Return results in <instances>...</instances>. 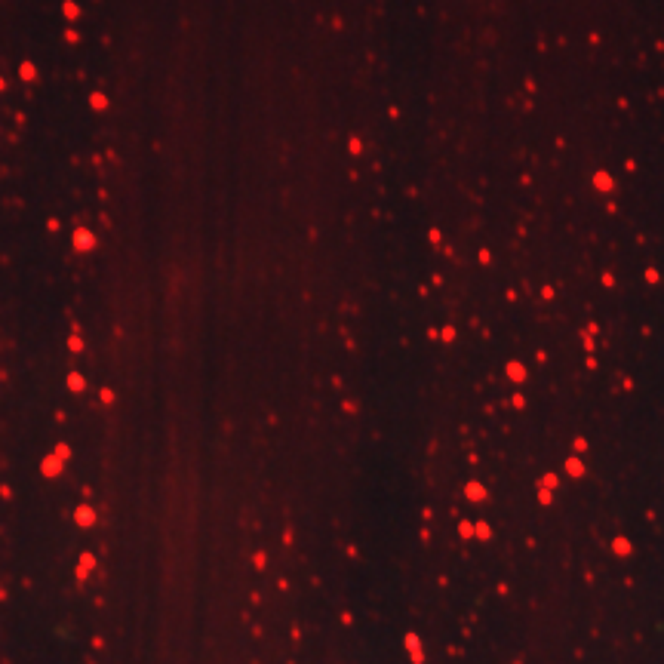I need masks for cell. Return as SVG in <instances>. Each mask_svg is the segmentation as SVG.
Wrapping results in <instances>:
<instances>
[{
	"mask_svg": "<svg viewBox=\"0 0 664 664\" xmlns=\"http://www.w3.org/2000/svg\"><path fill=\"white\" fill-rule=\"evenodd\" d=\"M62 13H65V19H68V22H74L77 15H80V6L74 4V0H65V6H62Z\"/></svg>",
	"mask_w": 664,
	"mask_h": 664,
	"instance_id": "cell-6",
	"label": "cell"
},
{
	"mask_svg": "<svg viewBox=\"0 0 664 664\" xmlns=\"http://www.w3.org/2000/svg\"><path fill=\"white\" fill-rule=\"evenodd\" d=\"M68 351L80 354V351H83V335H68Z\"/></svg>",
	"mask_w": 664,
	"mask_h": 664,
	"instance_id": "cell-8",
	"label": "cell"
},
{
	"mask_svg": "<svg viewBox=\"0 0 664 664\" xmlns=\"http://www.w3.org/2000/svg\"><path fill=\"white\" fill-rule=\"evenodd\" d=\"M77 523H80V526H93V523H95V514H93V508H86V505L80 508V510H77Z\"/></svg>",
	"mask_w": 664,
	"mask_h": 664,
	"instance_id": "cell-4",
	"label": "cell"
},
{
	"mask_svg": "<svg viewBox=\"0 0 664 664\" xmlns=\"http://www.w3.org/2000/svg\"><path fill=\"white\" fill-rule=\"evenodd\" d=\"M62 468H65V461H62L59 455H46L43 465H40V470H43L46 477H59V474H62Z\"/></svg>",
	"mask_w": 664,
	"mask_h": 664,
	"instance_id": "cell-2",
	"label": "cell"
},
{
	"mask_svg": "<svg viewBox=\"0 0 664 664\" xmlns=\"http://www.w3.org/2000/svg\"><path fill=\"white\" fill-rule=\"evenodd\" d=\"M68 388L74 391V394H80V391H86V379H83L80 372H71V375H68Z\"/></svg>",
	"mask_w": 664,
	"mask_h": 664,
	"instance_id": "cell-3",
	"label": "cell"
},
{
	"mask_svg": "<svg viewBox=\"0 0 664 664\" xmlns=\"http://www.w3.org/2000/svg\"><path fill=\"white\" fill-rule=\"evenodd\" d=\"M19 77H22V80H34V77H37V68L31 65V62H22V65H19Z\"/></svg>",
	"mask_w": 664,
	"mask_h": 664,
	"instance_id": "cell-7",
	"label": "cell"
},
{
	"mask_svg": "<svg viewBox=\"0 0 664 664\" xmlns=\"http://www.w3.org/2000/svg\"><path fill=\"white\" fill-rule=\"evenodd\" d=\"M55 455H59V459H62V461H68V455H71V449H68V446H55Z\"/></svg>",
	"mask_w": 664,
	"mask_h": 664,
	"instance_id": "cell-9",
	"label": "cell"
},
{
	"mask_svg": "<svg viewBox=\"0 0 664 664\" xmlns=\"http://www.w3.org/2000/svg\"><path fill=\"white\" fill-rule=\"evenodd\" d=\"M90 105H93L95 111H105V108H108V95H105V93H93V95H90Z\"/></svg>",
	"mask_w": 664,
	"mask_h": 664,
	"instance_id": "cell-5",
	"label": "cell"
},
{
	"mask_svg": "<svg viewBox=\"0 0 664 664\" xmlns=\"http://www.w3.org/2000/svg\"><path fill=\"white\" fill-rule=\"evenodd\" d=\"M74 246H77L80 252H90V250H95V237H93L86 228H77V231H74Z\"/></svg>",
	"mask_w": 664,
	"mask_h": 664,
	"instance_id": "cell-1",
	"label": "cell"
}]
</instances>
